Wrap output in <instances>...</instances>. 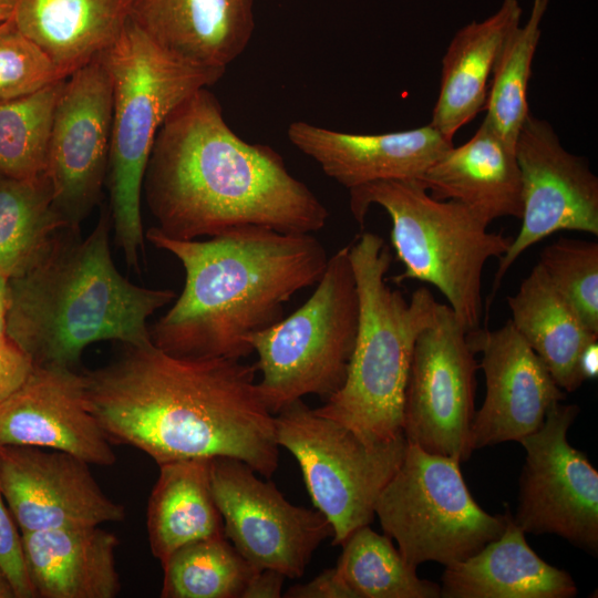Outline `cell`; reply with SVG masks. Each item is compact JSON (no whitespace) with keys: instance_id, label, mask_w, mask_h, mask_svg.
I'll return each instance as SVG.
<instances>
[{"instance_id":"4316f807","label":"cell","mask_w":598,"mask_h":598,"mask_svg":"<svg viewBox=\"0 0 598 598\" xmlns=\"http://www.w3.org/2000/svg\"><path fill=\"white\" fill-rule=\"evenodd\" d=\"M158 466L146 526L152 554L163 564L185 544L225 535L210 488V458L177 460Z\"/></svg>"},{"instance_id":"836d02e7","label":"cell","mask_w":598,"mask_h":598,"mask_svg":"<svg viewBox=\"0 0 598 598\" xmlns=\"http://www.w3.org/2000/svg\"><path fill=\"white\" fill-rule=\"evenodd\" d=\"M62 79L66 78L11 19L0 22V103Z\"/></svg>"},{"instance_id":"5b68a950","label":"cell","mask_w":598,"mask_h":598,"mask_svg":"<svg viewBox=\"0 0 598 598\" xmlns=\"http://www.w3.org/2000/svg\"><path fill=\"white\" fill-rule=\"evenodd\" d=\"M348 246L359 300L355 343L343 385L313 410L368 437L391 440L403 434L415 341L440 302L426 287L406 300L388 285L392 255L381 236L365 231Z\"/></svg>"},{"instance_id":"74e56055","label":"cell","mask_w":598,"mask_h":598,"mask_svg":"<svg viewBox=\"0 0 598 598\" xmlns=\"http://www.w3.org/2000/svg\"><path fill=\"white\" fill-rule=\"evenodd\" d=\"M286 577L274 569H259L249 580L241 598H279Z\"/></svg>"},{"instance_id":"ffe728a7","label":"cell","mask_w":598,"mask_h":598,"mask_svg":"<svg viewBox=\"0 0 598 598\" xmlns=\"http://www.w3.org/2000/svg\"><path fill=\"white\" fill-rule=\"evenodd\" d=\"M255 0H133L130 19L189 64L225 72L255 31Z\"/></svg>"},{"instance_id":"2e32d148","label":"cell","mask_w":598,"mask_h":598,"mask_svg":"<svg viewBox=\"0 0 598 598\" xmlns=\"http://www.w3.org/2000/svg\"><path fill=\"white\" fill-rule=\"evenodd\" d=\"M0 491L21 534L125 517L124 507L101 489L89 463L63 451L0 445Z\"/></svg>"},{"instance_id":"7a4b0ae2","label":"cell","mask_w":598,"mask_h":598,"mask_svg":"<svg viewBox=\"0 0 598 598\" xmlns=\"http://www.w3.org/2000/svg\"><path fill=\"white\" fill-rule=\"evenodd\" d=\"M155 226L176 239L259 226L287 234L321 230L329 212L268 145L241 140L203 87L159 127L143 178Z\"/></svg>"},{"instance_id":"cb8c5ba5","label":"cell","mask_w":598,"mask_h":598,"mask_svg":"<svg viewBox=\"0 0 598 598\" xmlns=\"http://www.w3.org/2000/svg\"><path fill=\"white\" fill-rule=\"evenodd\" d=\"M133 0H13L11 20L63 78L105 51L130 20Z\"/></svg>"},{"instance_id":"ba28073f","label":"cell","mask_w":598,"mask_h":598,"mask_svg":"<svg viewBox=\"0 0 598 598\" xmlns=\"http://www.w3.org/2000/svg\"><path fill=\"white\" fill-rule=\"evenodd\" d=\"M359 318L349 246L329 256L311 296L290 316L250 334L258 391L275 415L303 396L330 398L344 383Z\"/></svg>"},{"instance_id":"d6a6232c","label":"cell","mask_w":598,"mask_h":598,"mask_svg":"<svg viewBox=\"0 0 598 598\" xmlns=\"http://www.w3.org/2000/svg\"><path fill=\"white\" fill-rule=\"evenodd\" d=\"M539 264L582 323L598 333V243L559 238L543 248Z\"/></svg>"},{"instance_id":"9a60e30c","label":"cell","mask_w":598,"mask_h":598,"mask_svg":"<svg viewBox=\"0 0 598 598\" xmlns=\"http://www.w3.org/2000/svg\"><path fill=\"white\" fill-rule=\"evenodd\" d=\"M112 131V84L100 56L64 81L54 111L45 176L53 205L79 228L100 203Z\"/></svg>"},{"instance_id":"8fae6325","label":"cell","mask_w":598,"mask_h":598,"mask_svg":"<svg viewBox=\"0 0 598 598\" xmlns=\"http://www.w3.org/2000/svg\"><path fill=\"white\" fill-rule=\"evenodd\" d=\"M463 327L448 305L417 337L404 395L402 432L425 452L468 461L480 368Z\"/></svg>"},{"instance_id":"4dcf8cb0","label":"cell","mask_w":598,"mask_h":598,"mask_svg":"<svg viewBox=\"0 0 598 598\" xmlns=\"http://www.w3.org/2000/svg\"><path fill=\"white\" fill-rule=\"evenodd\" d=\"M162 566L163 598H241L259 570L225 536L185 544Z\"/></svg>"},{"instance_id":"484cf974","label":"cell","mask_w":598,"mask_h":598,"mask_svg":"<svg viewBox=\"0 0 598 598\" xmlns=\"http://www.w3.org/2000/svg\"><path fill=\"white\" fill-rule=\"evenodd\" d=\"M515 329L543 361L556 384L576 391L584 379L579 357L598 341L550 283L538 262L524 278L517 292L507 297Z\"/></svg>"},{"instance_id":"f546056e","label":"cell","mask_w":598,"mask_h":598,"mask_svg":"<svg viewBox=\"0 0 598 598\" xmlns=\"http://www.w3.org/2000/svg\"><path fill=\"white\" fill-rule=\"evenodd\" d=\"M549 1H533L527 21L508 34L492 71L483 121L512 147H515L518 133L530 113L527 86Z\"/></svg>"},{"instance_id":"6da1fadb","label":"cell","mask_w":598,"mask_h":598,"mask_svg":"<svg viewBox=\"0 0 598 598\" xmlns=\"http://www.w3.org/2000/svg\"><path fill=\"white\" fill-rule=\"evenodd\" d=\"M85 373L87 409L110 441L132 445L158 465L186 458H237L270 478L278 467L275 415L255 365L230 358H181L125 346Z\"/></svg>"},{"instance_id":"52a82bcc","label":"cell","mask_w":598,"mask_h":598,"mask_svg":"<svg viewBox=\"0 0 598 598\" xmlns=\"http://www.w3.org/2000/svg\"><path fill=\"white\" fill-rule=\"evenodd\" d=\"M350 210L363 226L372 205L390 216L391 243L404 270L395 283L419 280L434 286L466 331L480 327L482 274L488 259L502 257L512 237L454 200H439L414 179H384L349 189Z\"/></svg>"},{"instance_id":"e0dca14e","label":"cell","mask_w":598,"mask_h":598,"mask_svg":"<svg viewBox=\"0 0 598 598\" xmlns=\"http://www.w3.org/2000/svg\"><path fill=\"white\" fill-rule=\"evenodd\" d=\"M470 348L482 353L485 398L471 427L473 451L508 441L520 442L544 423L549 408L565 392L515 329L511 319L501 328L466 333Z\"/></svg>"},{"instance_id":"ab89813d","label":"cell","mask_w":598,"mask_h":598,"mask_svg":"<svg viewBox=\"0 0 598 598\" xmlns=\"http://www.w3.org/2000/svg\"><path fill=\"white\" fill-rule=\"evenodd\" d=\"M8 281L4 276H0V343L7 336V312H8Z\"/></svg>"},{"instance_id":"9c48e42d","label":"cell","mask_w":598,"mask_h":598,"mask_svg":"<svg viewBox=\"0 0 598 598\" xmlns=\"http://www.w3.org/2000/svg\"><path fill=\"white\" fill-rule=\"evenodd\" d=\"M460 462L408 443L403 460L383 488L375 516L413 567H450L478 553L503 533L508 511L491 515L473 498Z\"/></svg>"},{"instance_id":"d6986e66","label":"cell","mask_w":598,"mask_h":598,"mask_svg":"<svg viewBox=\"0 0 598 598\" xmlns=\"http://www.w3.org/2000/svg\"><path fill=\"white\" fill-rule=\"evenodd\" d=\"M288 140L348 190L384 179H414L453 142L430 124L400 132L355 134L305 121L292 122Z\"/></svg>"},{"instance_id":"d4e9b609","label":"cell","mask_w":598,"mask_h":598,"mask_svg":"<svg viewBox=\"0 0 598 598\" xmlns=\"http://www.w3.org/2000/svg\"><path fill=\"white\" fill-rule=\"evenodd\" d=\"M518 0H503L483 21L460 29L442 59L439 95L429 123L446 140L484 110L488 80L508 34L520 24Z\"/></svg>"},{"instance_id":"603a6c76","label":"cell","mask_w":598,"mask_h":598,"mask_svg":"<svg viewBox=\"0 0 598 598\" xmlns=\"http://www.w3.org/2000/svg\"><path fill=\"white\" fill-rule=\"evenodd\" d=\"M444 598H571V576L547 564L527 544L508 511L501 536L442 575Z\"/></svg>"},{"instance_id":"8d00e7d4","label":"cell","mask_w":598,"mask_h":598,"mask_svg":"<svg viewBox=\"0 0 598 598\" xmlns=\"http://www.w3.org/2000/svg\"><path fill=\"white\" fill-rule=\"evenodd\" d=\"M286 598H357L334 568L324 569L306 584H297L282 595Z\"/></svg>"},{"instance_id":"ac0fdd59","label":"cell","mask_w":598,"mask_h":598,"mask_svg":"<svg viewBox=\"0 0 598 598\" xmlns=\"http://www.w3.org/2000/svg\"><path fill=\"white\" fill-rule=\"evenodd\" d=\"M0 445L63 451L96 465L116 460L87 409L83 375L68 368L33 364L23 384L0 404Z\"/></svg>"},{"instance_id":"7c38bea8","label":"cell","mask_w":598,"mask_h":598,"mask_svg":"<svg viewBox=\"0 0 598 598\" xmlns=\"http://www.w3.org/2000/svg\"><path fill=\"white\" fill-rule=\"evenodd\" d=\"M578 412L576 404H553L543 425L519 442L526 460L513 519L525 534H554L596 555L598 472L567 440Z\"/></svg>"},{"instance_id":"1f68e13d","label":"cell","mask_w":598,"mask_h":598,"mask_svg":"<svg viewBox=\"0 0 598 598\" xmlns=\"http://www.w3.org/2000/svg\"><path fill=\"white\" fill-rule=\"evenodd\" d=\"M64 81L0 103V177L28 181L45 175L52 122Z\"/></svg>"},{"instance_id":"e575fe53","label":"cell","mask_w":598,"mask_h":598,"mask_svg":"<svg viewBox=\"0 0 598 598\" xmlns=\"http://www.w3.org/2000/svg\"><path fill=\"white\" fill-rule=\"evenodd\" d=\"M0 571L10 582L16 598L35 597L27 573L22 539L16 522L4 505L0 491Z\"/></svg>"},{"instance_id":"5bb4252c","label":"cell","mask_w":598,"mask_h":598,"mask_svg":"<svg viewBox=\"0 0 598 598\" xmlns=\"http://www.w3.org/2000/svg\"><path fill=\"white\" fill-rule=\"evenodd\" d=\"M520 171L522 226L499 257L489 301L516 259L560 230L598 236V178L585 157L568 152L551 125L532 113L515 143Z\"/></svg>"},{"instance_id":"83f0119b","label":"cell","mask_w":598,"mask_h":598,"mask_svg":"<svg viewBox=\"0 0 598 598\" xmlns=\"http://www.w3.org/2000/svg\"><path fill=\"white\" fill-rule=\"evenodd\" d=\"M64 227L69 226L53 205L45 175L28 181L0 177V276L10 279L28 270Z\"/></svg>"},{"instance_id":"4fadbf2b","label":"cell","mask_w":598,"mask_h":598,"mask_svg":"<svg viewBox=\"0 0 598 598\" xmlns=\"http://www.w3.org/2000/svg\"><path fill=\"white\" fill-rule=\"evenodd\" d=\"M209 474L224 535L257 569L299 578L319 545L332 537V527L319 511L291 504L245 462L213 457Z\"/></svg>"},{"instance_id":"8992f818","label":"cell","mask_w":598,"mask_h":598,"mask_svg":"<svg viewBox=\"0 0 598 598\" xmlns=\"http://www.w3.org/2000/svg\"><path fill=\"white\" fill-rule=\"evenodd\" d=\"M99 56L112 84L109 212L127 267L140 271L145 238L143 178L156 134L177 105L196 91L215 84L225 72L175 58L131 19Z\"/></svg>"},{"instance_id":"d590c367","label":"cell","mask_w":598,"mask_h":598,"mask_svg":"<svg viewBox=\"0 0 598 598\" xmlns=\"http://www.w3.org/2000/svg\"><path fill=\"white\" fill-rule=\"evenodd\" d=\"M32 369L30 357L9 338L0 343V404L23 384Z\"/></svg>"},{"instance_id":"f35d334b","label":"cell","mask_w":598,"mask_h":598,"mask_svg":"<svg viewBox=\"0 0 598 598\" xmlns=\"http://www.w3.org/2000/svg\"><path fill=\"white\" fill-rule=\"evenodd\" d=\"M579 371L582 379H596L598 375V341L589 343L579 357Z\"/></svg>"},{"instance_id":"30bf717a","label":"cell","mask_w":598,"mask_h":598,"mask_svg":"<svg viewBox=\"0 0 598 598\" xmlns=\"http://www.w3.org/2000/svg\"><path fill=\"white\" fill-rule=\"evenodd\" d=\"M275 430L279 447L297 460L315 507L330 523L332 545L372 523L378 498L403 460V434L368 437L302 400L275 414Z\"/></svg>"},{"instance_id":"7402d4cb","label":"cell","mask_w":598,"mask_h":598,"mask_svg":"<svg viewBox=\"0 0 598 598\" xmlns=\"http://www.w3.org/2000/svg\"><path fill=\"white\" fill-rule=\"evenodd\" d=\"M29 580L41 598H114L118 539L99 526L22 533Z\"/></svg>"},{"instance_id":"b9f144b4","label":"cell","mask_w":598,"mask_h":598,"mask_svg":"<svg viewBox=\"0 0 598 598\" xmlns=\"http://www.w3.org/2000/svg\"><path fill=\"white\" fill-rule=\"evenodd\" d=\"M13 0H0V22L11 18Z\"/></svg>"},{"instance_id":"44dd1931","label":"cell","mask_w":598,"mask_h":598,"mask_svg":"<svg viewBox=\"0 0 598 598\" xmlns=\"http://www.w3.org/2000/svg\"><path fill=\"white\" fill-rule=\"evenodd\" d=\"M417 182L439 200H454L486 224L501 217L520 219L522 178L515 147L483 121L464 144L450 147Z\"/></svg>"},{"instance_id":"60d3db41","label":"cell","mask_w":598,"mask_h":598,"mask_svg":"<svg viewBox=\"0 0 598 598\" xmlns=\"http://www.w3.org/2000/svg\"><path fill=\"white\" fill-rule=\"evenodd\" d=\"M0 598H16L14 591L8 579L0 571Z\"/></svg>"},{"instance_id":"277c9868","label":"cell","mask_w":598,"mask_h":598,"mask_svg":"<svg viewBox=\"0 0 598 598\" xmlns=\"http://www.w3.org/2000/svg\"><path fill=\"white\" fill-rule=\"evenodd\" d=\"M111 229L103 207L87 236L62 228L33 266L9 279L7 336L34 365L74 369L85 348L99 341L153 343L147 319L176 293L141 287L121 275Z\"/></svg>"},{"instance_id":"f1b7e54d","label":"cell","mask_w":598,"mask_h":598,"mask_svg":"<svg viewBox=\"0 0 598 598\" xmlns=\"http://www.w3.org/2000/svg\"><path fill=\"white\" fill-rule=\"evenodd\" d=\"M341 546L336 569L357 598L441 597V586L421 579L392 539L369 525L354 530Z\"/></svg>"},{"instance_id":"3957f363","label":"cell","mask_w":598,"mask_h":598,"mask_svg":"<svg viewBox=\"0 0 598 598\" xmlns=\"http://www.w3.org/2000/svg\"><path fill=\"white\" fill-rule=\"evenodd\" d=\"M145 238L174 255L185 283L150 328L155 347L181 358L249 355L246 339L283 318V306L318 282L329 256L312 234L247 226L207 240L176 239L156 227Z\"/></svg>"}]
</instances>
